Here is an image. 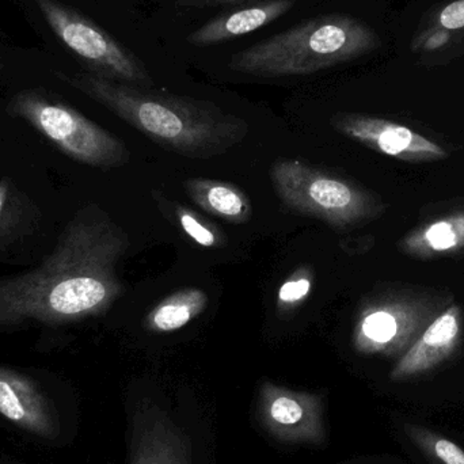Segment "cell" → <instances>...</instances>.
Returning <instances> with one entry per match:
<instances>
[{
    "mask_svg": "<svg viewBox=\"0 0 464 464\" xmlns=\"http://www.w3.org/2000/svg\"><path fill=\"white\" fill-rule=\"evenodd\" d=\"M130 237L100 207L82 208L37 267L0 280V327L65 324L105 314L124 288Z\"/></svg>",
    "mask_w": 464,
    "mask_h": 464,
    "instance_id": "cell-1",
    "label": "cell"
},
{
    "mask_svg": "<svg viewBox=\"0 0 464 464\" xmlns=\"http://www.w3.org/2000/svg\"><path fill=\"white\" fill-rule=\"evenodd\" d=\"M57 76L163 149L184 157H219L248 133L245 120L208 101L150 92L90 72Z\"/></svg>",
    "mask_w": 464,
    "mask_h": 464,
    "instance_id": "cell-2",
    "label": "cell"
},
{
    "mask_svg": "<svg viewBox=\"0 0 464 464\" xmlns=\"http://www.w3.org/2000/svg\"><path fill=\"white\" fill-rule=\"evenodd\" d=\"M381 46V35L367 22L348 14H329L237 52L228 67L259 78L305 76L353 62Z\"/></svg>",
    "mask_w": 464,
    "mask_h": 464,
    "instance_id": "cell-3",
    "label": "cell"
},
{
    "mask_svg": "<svg viewBox=\"0 0 464 464\" xmlns=\"http://www.w3.org/2000/svg\"><path fill=\"white\" fill-rule=\"evenodd\" d=\"M270 181L281 203L295 214L315 218L337 230L378 219L386 206L356 182L302 160H283L270 168Z\"/></svg>",
    "mask_w": 464,
    "mask_h": 464,
    "instance_id": "cell-4",
    "label": "cell"
},
{
    "mask_svg": "<svg viewBox=\"0 0 464 464\" xmlns=\"http://www.w3.org/2000/svg\"><path fill=\"white\" fill-rule=\"evenodd\" d=\"M452 303L450 295L432 289L392 286L376 292L360 305L352 345L364 356L401 359Z\"/></svg>",
    "mask_w": 464,
    "mask_h": 464,
    "instance_id": "cell-5",
    "label": "cell"
},
{
    "mask_svg": "<svg viewBox=\"0 0 464 464\" xmlns=\"http://www.w3.org/2000/svg\"><path fill=\"white\" fill-rule=\"evenodd\" d=\"M10 111L26 120L63 154L83 165L114 169L130 160L122 141L62 101L37 92H22L14 97Z\"/></svg>",
    "mask_w": 464,
    "mask_h": 464,
    "instance_id": "cell-6",
    "label": "cell"
},
{
    "mask_svg": "<svg viewBox=\"0 0 464 464\" xmlns=\"http://www.w3.org/2000/svg\"><path fill=\"white\" fill-rule=\"evenodd\" d=\"M35 3L54 34L89 68L90 73L130 86H152L154 82L146 64L89 16L57 0Z\"/></svg>",
    "mask_w": 464,
    "mask_h": 464,
    "instance_id": "cell-7",
    "label": "cell"
},
{
    "mask_svg": "<svg viewBox=\"0 0 464 464\" xmlns=\"http://www.w3.org/2000/svg\"><path fill=\"white\" fill-rule=\"evenodd\" d=\"M324 402L318 394L262 382L258 420L272 438L288 444L319 446L326 440Z\"/></svg>",
    "mask_w": 464,
    "mask_h": 464,
    "instance_id": "cell-8",
    "label": "cell"
},
{
    "mask_svg": "<svg viewBox=\"0 0 464 464\" xmlns=\"http://www.w3.org/2000/svg\"><path fill=\"white\" fill-rule=\"evenodd\" d=\"M330 124L345 138L395 160L422 163L449 157L440 144L392 120L368 114L337 113Z\"/></svg>",
    "mask_w": 464,
    "mask_h": 464,
    "instance_id": "cell-9",
    "label": "cell"
},
{
    "mask_svg": "<svg viewBox=\"0 0 464 464\" xmlns=\"http://www.w3.org/2000/svg\"><path fill=\"white\" fill-rule=\"evenodd\" d=\"M130 464H193L192 441L160 406L141 403L133 414Z\"/></svg>",
    "mask_w": 464,
    "mask_h": 464,
    "instance_id": "cell-10",
    "label": "cell"
},
{
    "mask_svg": "<svg viewBox=\"0 0 464 464\" xmlns=\"http://www.w3.org/2000/svg\"><path fill=\"white\" fill-rule=\"evenodd\" d=\"M463 337V311L452 303L425 329L414 345L398 359L390 372V381L403 383L438 370L458 353Z\"/></svg>",
    "mask_w": 464,
    "mask_h": 464,
    "instance_id": "cell-11",
    "label": "cell"
},
{
    "mask_svg": "<svg viewBox=\"0 0 464 464\" xmlns=\"http://www.w3.org/2000/svg\"><path fill=\"white\" fill-rule=\"evenodd\" d=\"M0 416L32 435L53 440L60 432L59 414L33 379L0 367Z\"/></svg>",
    "mask_w": 464,
    "mask_h": 464,
    "instance_id": "cell-12",
    "label": "cell"
},
{
    "mask_svg": "<svg viewBox=\"0 0 464 464\" xmlns=\"http://www.w3.org/2000/svg\"><path fill=\"white\" fill-rule=\"evenodd\" d=\"M295 0H256L235 5L230 11L209 19L188 35V44L196 48L219 45L240 35L256 32L294 8Z\"/></svg>",
    "mask_w": 464,
    "mask_h": 464,
    "instance_id": "cell-13",
    "label": "cell"
},
{
    "mask_svg": "<svg viewBox=\"0 0 464 464\" xmlns=\"http://www.w3.org/2000/svg\"><path fill=\"white\" fill-rule=\"evenodd\" d=\"M400 250L419 259L451 256L464 251V208L450 212L409 232Z\"/></svg>",
    "mask_w": 464,
    "mask_h": 464,
    "instance_id": "cell-14",
    "label": "cell"
},
{
    "mask_svg": "<svg viewBox=\"0 0 464 464\" xmlns=\"http://www.w3.org/2000/svg\"><path fill=\"white\" fill-rule=\"evenodd\" d=\"M188 196L204 211L223 222L243 225L250 220L253 207L237 185L218 179H192L185 182Z\"/></svg>",
    "mask_w": 464,
    "mask_h": 464,
    "instance_id": "cell-15",
    "label": "cell"
},
{
    "mask_svg": "<svg viewBox=\"0 0 464 464\" xmlns=\"http://www.w3.org/2000/svg\"><path fill=\"white\" fill-rule=\"evenodd\" d=\"M458 41H464V0H455L428 16L417 29L411 49L420 56H433Z\"/></svg>",
    "mask_w": 464,
    "mask_h": 464,
    "instance_id": "cell-16",
    "label": "cell"
},
{
    "mask_svg": "<svg viewBox=\"0 0 464 464\" xmlns=\"http://www.w3.org/2000/svg\"><path fill=\"white\" fill-rule=\"evenodd\" d=\"M208 295L201 288L188 286L166 296L144 318V327L151 333L181 330L206 311Z\"/></svg>",
    "mask_w": 464,
    "mask_h": 464,
    "instance_id": "cell-17",
    "label": "cell"
},
{
    "mask_svg": "<svg viewBox=\"0 0 464 464\" xmlns=\"http://www.w3.org/2000/svg\"><path fill=\"white\" fill-rule=\"evenodd\" d=\"M34 211L11 179H0V248L21 237L26 226H32Z\"/></svg>",
    "mask_w": 464,
    "mask_h": 464,
    "instance_id": "cell-18",
    "label": "cell"
},
{
    "mask_svg": "<svg viewBox=\"0 0 464 464\" xmlns=\"http://www.w3.org/2000/svg\"><path fill=\"white\" fill-rule=\"evenodd\" d=\"M406 438L432 464H464V450L436 430L419 424L403 425Z\"/></svg>",
    "mask_w": 464,
    "mask_h": 464,
    "instance_id": "cell-19",
    "label": "cell"
},
{
    "mask_svg": "<svg viewBox=\"0 0 464 464\" xmlns=\"http://www.w3.org/2000/svg\"><path fill=\"white\" fill-rule=\"evenodd\" d=\"M176 215L182 230L198 245L207 248L225 247L226 235L206 218L182 206L177 207Z\"/></svg>",
    "mask_w": 464,
    "mask_h": 464,
    "instance_id": "cell-20",
    "label": "cell"
},
{
    "mask_svg": "<svg viewBox=\"0 0 464 464\" xmlns=\"http://www.w3.org/2000/svg\"><path fill=\"white\" fill-rule=\"evenodd\" d=\"M314 275L310 267H299L289 276L288 280L280 286L277 294V310L283 314L296 310L311 294Z\"/></svg>",
    "mask_w": 464,
    "mask_h": 464,
    "instance_id": "cell-21",
    "label": "cell"
},
{
    "mask_svg": "<svg viewBox=\"0 0 464 464\" xmlns=\"http://www.w3.org/2000/svg\"><path fill=\"white\" fill-rule=\"evenodd\" d=\"M256 2V0H179V5L182 7L190 8H209V7H235V5H247V3Z\"/></svg>",
    "mask_w": 464,
    "mask_h": 464,
    "instance_id": "cell-22",
    "label": "cell"
}]
</instances>
